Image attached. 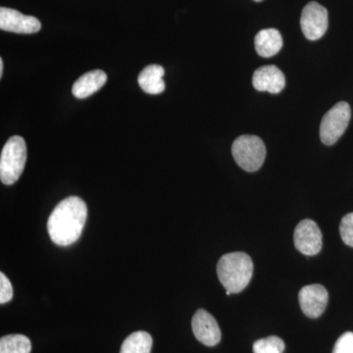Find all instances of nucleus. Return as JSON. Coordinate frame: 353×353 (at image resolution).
Masks as SVG:
<instances>
[{
	"mask_svg": "<svg viewBox=\"0 0 353 353\" xmlns=\"http://www.w3.org/2000/svg\"><path fill=\"white\" fill-rule=\"evenodd\" d=\"M328 301V292L319 284L306 285L299 294L301 310L304 314L312 319L320 317L324 313Z\"/></svg>",
	"mask_w": 353,
	"mask_h": 353,
	"instance_id": "1a4fd4ad",
	"label": "nucleus"
},
{
	"mask_svg": "<svg viewBox=\"0 0 353 353\" xmlns=\"http://www.w3.org/2000/svg\"><path fill=\"white\" fill-rule=\"evenodd\" d=\"M32 343L23 334H8L0 339V353H30Z\"/></svg>",
	"mask_w": 353,
	"mask_h": 353,
	"instance_id": "dca6fc26",
	"label": "nucleus"
},
{
	"mask_svg": "<svg viewBox=\"0 0 353 353\" xmlns=\"http://www.w3.org/2000/svg\"><path fill=\"white\" fill-rule=\"evenodd\" d=\"M2 74H3V60L0 58V77H2Z\"/></svg>",
	"mask_w": 353,
	"mask_h": 353,
	"instance_id": "412c9836",
	"label": "nucleus"
},
{
	"mask_svg": "<svg viewBox=\"0 0 353 353\" xmlns=\"http://www.w3.org/2000/svg\"><path fill=\"white\" fill-rule=\"evenodd\" d=\"M232 153L241 168L255 172L261 168L266 157L263 141L256 136L243 134L239 137L232 145Z\"/></svg>",
	"mask_w": 353,
	"mask_h": 353,
	"instance_id": "20e7f679",
	"label": "nucleus"
},
{
	"mask_svg": "<svg viewBox=\"0 0 353 353\" xmlns=\"http://www.w3.org/2000/svg\"><path fill=\"white\" fill-rule=\"evenodd\" d=\"M294 245L299 252L307 256L318 254L322 250V233L314 221H301L294 230Z\"/></svg>",
	"mask_w": 353,
	"mask_h": 353,
	"instance_id": "0eeeda50",
	"label": "nucleus"
},
{
	"mask_svg": "<svg viewBox=\"0 0 353 353\" xmlns=\"http://www.w3.org/2000/svg\"><path fill=\"white\" fill-rule=\"evenodd\" d=\"M252 85L259 92L280 94L285 88V75L278 67L274 65L260 67L253 74Z\"/></svg>",
	"mask_w": 353,
	"mask_h": 353,
	"instance_id": "9b49d317",
	"label": "nucleus"
},
{
	"mask_svg": "<svg viewBox=\"0 0 353 353\" xmlns=\"http://www.w3.org/2000/svg\"><path fill=\"white\" fill-rule=\"evenodd\" d=\"M196 340L208 347H214L221 340V331L215 318L204 309H199L192 320Z\"/></svg>",
	"mask_w": 353,
	"mask_h": 353,
	"instance_id": "9d476101",
	"label": "nucleus"
},
{
	"mask_svg": "<svg viewBox=\"0 0 353 353\" xmlns=\"http://www.w3.org/2000/svg\"><path fill=\"white\" fill-rule=\"evenodd\" d=\"M108 81V76L101 70H94L81 76L72 88L74 97L79 99H87L101 90Z\"/></svg>",
	"mask_w": 353,
	"mask_h": 353,
	"instance_id": "f8f14e48",
	"label": "nucleus"
},
{
	"mask_svg": "<svg viewBox=\"0 0 353 353\" xmlns=\"http://www.w3.org/2000/svg\"><path fill=\"white\" fill-rule=\"evenodd\" d=\"M285 347L282 339L271 336L255 341L253 343V353H283Z\"/></svg>",
	"mask_w": 353,
	"mask_h": 353,
	"instance_id": "f3484780",
	"label": "nucleus"
},
{
	"mask_svg": "<svg viewBox=\"0 0 353 353\" xmlns=\"http://www.w3.org/2000/svg\"><path fill=\"white\" fill-rule=\"evenodd\" d=\"M328 11L318 2H309L301 13V30L309 41L321 39L328 30Z\"/></svg>",
	"mask_w": 353,
	"mask_h": 353,
	"instance_id": "423d86ee",
	"label": "nucleus"
},
{
	"mask_svg": "<svg viewBox=\"0 0 353 353\" xmlns=\"http://www.w3.org/2000/svg\"><path fill=\"white\" fill-rule=\"evenodd\" d=\"M255 50L260 57L269 58L277 54L283 48V39L276 29L261 30L254 39Z\"/></svg>",
	"mask_w": 353,
	"mask_h": 353,
	"instance_id": "ddd939ff",
	"label": "nucleus"
},
{
	"mask_svg": "<svg viewBox=\"0 0 353 353\" xmlns=\"http://www.w3.org/2000/svg\"><path fill=\"white\" fill-rule=\"evenodd\" d=\"M39 19L32 16L24 15L15 9L0 8V29L16 34H36L41 30Z\"/></svg>",
	"mask_w": 353,
	"mask_h": 353,
	"instance_id": "6e6552de",
	"label": "nucleus"
},
{
	"mask_svg": "<svg viewBox=\"0 0 353 353\" xmlns=\"http://www.w3.org/2000/svg\"><path fill=\"white\" fill-rule=\"evenodd\" d=\"M13 297V288L9 279L0 273V303H9Z\"/></svg>",
	"mask_w": 353,
	"mask_h": 353,
	"instance_id": "aec40b11",
	"label": "nucleus"
},
{
	"mask_svg": "<svg viewBox=\"0 0 353 353\" xmlns=\"http://www.w3.org/2000/svg\"><path fill=\"white\" fill-rule=\"evenodd\" d=\"M88 217L87 204L78 196L63 199L48 218V231L55 245L68 246L80 239Z\"/></svg>",
	"mask_w": 353,
	"mask_h": 353,
	"instance_id": "f257e3e1",
	"label": "nucleus"
},
{
	"mask_svg": "<svg viewBox=\"0 0 353 353\" xmlns=\"http://www.w3.org/2000/svg\"><path fill=\"white\" fill-rule=\"evenodd\" d=\"M352 118L350 104L345 101L336 103L325 114L320 127V138L326 145H333L345 132Z\"/></svg>",
	"mask_w": 353,
	"mask_h": 353,
	"instance_id": "39448f33",
	"label": "nucleus"
},
{
	"mask_svg": "<svg viewBox=\"0 0 353 353\" xmlns=\"http://www.w3.org/2000/svg\"><path fill=\"white\" fill-rule=\"evenodd\" d=\"M27 161V145L22 137L14 136L7 141L0 155V180L6 185H13L24 171Z\"/></svg>",
	"mask_w": 353,
	"mask_h": 353,
	"instance_id": "7ed1b4c3",
	"label": "nucleus"
},
{
	"mask_svg": "<svg viewBox=\"0 0 353 353\" xmlns=\"http://www.w3.org/2000/svg\"><path fill=\"white\" fill-rule=\"evenodd\" d=\"M152 343L150 334L143 331L134 332L122 343L120 353H150Z\"/></svg>",
	"mask_w": 353,
	"mask_h": 353,
	"instance_id": "2eb2a0df",
	"label": "nucleus"
},
{
	"mask_svg": "<svg viewBox=\"0 0 353 353\" xmlns=\"http://www.w3.org/2000/svg\"><path fill=\"white\" fill-rule=\"evenodd\" d=\"M252 274V259L245 252L227 253L217 264L221 284L231 294L243 292L250 284Z\"/></svg>",
	"mask_w": 353,
	"mask_h": 353,
	"instance_id": "f03ea898",
	"label": "nucleus"
},
{
	"mask_svg": "<svg viewBox=\"0 0 353 353\" xmlns=\"http://www.w3.org/2000/svg\"><path fill=\"white\" fill-rule=\"evenodd\" d=\"M254 1H256V2H261V1H263V0H254Z\"/></svg>",
	"mask_w": 353,
	"mask_h": 353,
	"instance_id": "4be33fe9",
	"label": "nucleus"
},
{
	"mask_svg": "<svg viewBox=\"0 0 353 353\" xmlns=\"http://www.w3.org/2000/svg\"><path fill=\"white\" fill-rule=\"evenodd\" d=\"M333 353H353V333L347 332L339 338Z\"/></svg>",
	"mask_w": 353,
	"mask_h": 353,
	"instance_id": "6ab92c4d",
	"label": "nucleus"
},
{
	"mask_svg": "<svg viewBox=\"0 0 353 353\" xmlns=\"http://www.w3.org/2000/svg\"><path fill=\"white\" fill-rule=\"evenodd\" d=\"M164 73L163 67L160 65L153 64L145 67L139 76V87L146 94H161L165 90Z\"/></svg>",
	"mask_w": 353,
	"mask_h": 353,
	"instance_id": "4468645a",
	"label": "nucleus"
},
{
	"mask_svg": "<svg viewBox=\"0 0 353 353\" xmlns=\"http://www.w3.org/2000/svg\"><path fill=\"white\" fill-rule=\"evenodd\" d=\"M340 234L343 243L353 248V212L348 213L341 219Z\"/></svg>",
	"mask_w": 353,
	"mask_h": 353,
	"instance_id": "a211bd4d",
	"label": "nucleus"
}]
</instances>
